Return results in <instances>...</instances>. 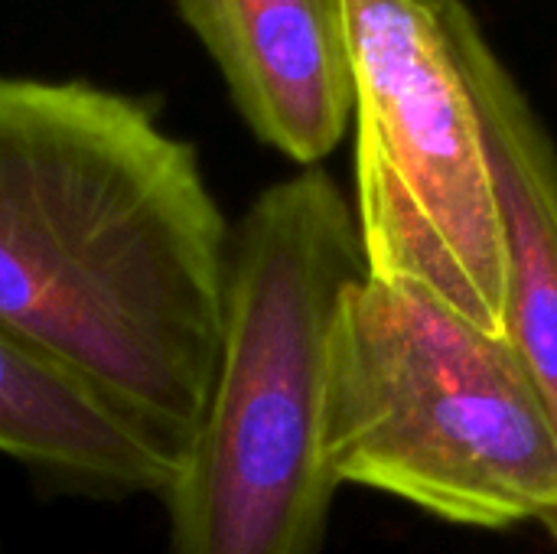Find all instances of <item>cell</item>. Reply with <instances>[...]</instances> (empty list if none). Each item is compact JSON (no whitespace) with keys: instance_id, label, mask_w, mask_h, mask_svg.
<instances>
[{"instance_id":"cell-1","label":"cell","mask_w":557,"mask_h":554,"mask_svg":"<svg viewBox=\"0 0 557 554\" xmlns=\"http://www.w3.org/2000/svg\"><path fill=\"white\" fill-rule=\"evenodd\" d=\"M232 222L157 111L0 72V327L186 457L222 340Z\"/></svg>"},{"instance_id":"cell-2","label":"cell","mask_w":557,"mask_h":554,"mask_svg":"<svg viewBox=\"0 0 557 554\" xmlns=\"http://www.w3.org/2000/svg\"><path fill=\"white\" fill-rule=\"evenodd\" d=\"M366 255L339 183L307 167L232 222L209 395L163 500L170 554H320L339 480L326 457L330 340Z\"/></svg>"},{"instance_id":"cell-3","label":"cell","mask_w":557,"mask_h":554,"mask_svg":"<svg viewBox=\"0 0 557 554\" xmlns=\"http://www.w3.org/2000/svg\"><path fill=\"white\" fill-rule=\"evenodd\" d=\"M326 457L339 487L503 532L557 516V428L532 372L424 287L356 278L336 307Z\"/></svg>"},{"instance_id":"cell-4","label":"cell","mask_w":557,"mask_h":554,"mask_svg":"<svg viewBox=\"0 0 557 554\" xmlns=\"http://www.w3.org/2000/svg\"><path fill=\"white\" fill-rule=\"evenodd\" d=\"M366 274L506 336V229L476 101L437 3L346 0Z\"/></svg>"},{"instance_id":"cell-5","label":"cell","mask_w":557,"mask_h":554,"mask_svg":"<svg viewBox=\"0 0 557 554\" xmlns=\"http://www.w3.org/2000/svg\"><path fill=\"white\" fill-rule=\"evenodd\" d=\"M248 131L300 170L326 160L356 114L346 0H173Z\"/></svg>"},{"instance_id":"cell-6","label":"cell","mask_w":557,"mask_h":554,"mask_svg":"<svg viewBox=\"0 0 557 554\" xmlns=\"http://www.w3.org/2000/svg\"><path fill=\"white\" fill-rule=\"evenodd\" d=\"M454 59L476 101L506 229V340L557 428V147L463 0H437ZM557 549V516L545 526Z\"/></svg>"},{"instance_id":"cell-7","label":"cell","mask_w":557,"mask_h":554,"mask_svg":"<svg viewBox=\"0 0 557 554\" xmlns=\"http://www.w3.org/2000/svg\"><path fill=\"white\" fill-rule=\"evenodd\" d=\"M0 457L82 500H166L183 454L82 376L0 327Z\"/></svg>"},{"instance_id":"cell-8","label":"cell","mask_w":557,"mask_h":554,"mask_svg":"<svg viewBox=\"0 0 557 554\" xmlns=\"http://www.w3.org/2000/svg\"><path fill=\"white\" fill-rule=\"evenodd\" d=\"M431 3H437V0H431Z\"/></svg>"}]
</instances>
